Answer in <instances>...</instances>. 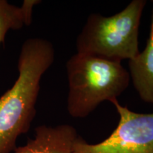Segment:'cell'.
I'll return each instance as SVG.
<instances>
[{
    "label": "cell",
    "mask_w": 153,
    "mask_h": 153,
    "mask_svg": "<svg viewBox=\"0 0 153 153\" xmlns=\"http://www.w3.org/2000/svg\"><path fill=\"white\" fill-rule=\"evenodd\" d=\"M54 59V48L47 40L30 38L23 43L18 78L0 97V153L14 152L18 137L29 131L36 114L41 79Z\"/></svg>",
    "instance_id": "6da1fadb"
},
{
    "label": "cell",
    "mask_w": 153,
    "mask_h": 153,
    "mask_svg": "<svg viewBox=\"0 0 153 153\" xmlns=\"http://www.w3.org/2000/svg\"><path fill=\"white\" fill-rule=\"evenodd\" d=\"M68 111L73 118H85L103 101L117 99L128 87L129 72L120 62L76 53L66 64Z\"/></svg>",
    "instance_id": "7a4b0ae2"
},
{
    "label": "cell",
    "mask_w": 153,
    "mask_h": 153,
    "mask_svg": "<svg viewBox=\"0 0 153 153\" xmlns=\"http://www.w3.org/2000/svg\"><path fill=\"white\" fill-rule=\"evenodd\" d=\"M146 1L133 0L111 16L91 14L76 38L77 53L120 62L139 53L140 19Z\"/></svg>",
    "instance_id": "3957f363"
},
{
    "label": "cell",
    "mask_w": 153,
    "mask_h": 153,
    "mask_svg": "<svg viewBox=\"0 0 153 153\" xmlns=\"http://www.w3.org/2000/svg\"><path fill=\"white\" fill-rule=\"evenodd\" d=\"M118 115L117 127L107 138L97 144L76 137L72 153H153V114H139L111 101Z\"/></svg>",
    "instance_id": "277c9868"
},
{
    "label": "cell",
    "mask_w": 153,
    "mask_h": 153,
    "mask_svg": "<svg viewBox=\"0 0 153 153\" xmlns=\"http://www.w3.org/2000/svg\"><path fill=\"white\" fill-rule=\"evenodd\" d=\"M78 134L73 126H38L33 138L26 145L17 147L14 153H72Z\"/></svg>",
    "instance_id": "5b68a950"
},
{
    "label": "cell",
    "mask_w": 153,
    "mask_h": 153,
    "mask_svg": "<svg viewBox=\"0 0 153 153\" xmlns=\"http://www.w3.org/2000/svg\"><path fill=\"white\" fill-rule=\"evenodd\" d=\"M129 75L142 100L153 104V22L144 51L129 60Z\"/></svg>",
    "instance_id": "8992f818"
},
{
    "label": "cell",
    "mask_w": 153,
    "mask_h": 153,
    "mask_svg": "<svg viewBox=\"0 0 153 153\" xmlns=\"http://www.w3.org/2000/svg\"><path fill=\"white\" fill-rule=\"evenodd\" d=\"M40 3L39 0H24L21 7H16L7 0H0V44L4 42L9 30L30 26L33 7Z\"/></svg>",
    "instance_id": "52a82bcc"
},
{
    "label": "cell",
    "mask_w": 153,
    "mask_h": 153,
    "mask_svg": "<svg viewBox=\"0 0 153 153\" xmlns=\"http://www.w3.org/2000/svg\"><path fill=\"white\" fill-rule=\"evenodd\" d=\"M152 21L153 22V13H152Z\"/></svg>",
    "instance_id": "ba28073f"
}]
</instances>
